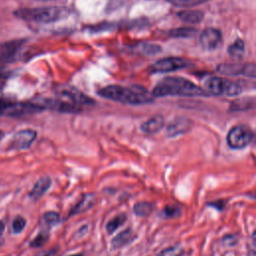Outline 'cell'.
<instances>
[{
    "label": "cell",
    "mask_w": 256,
    "mask_h": 256,
    "mask_svg": "<svg viewBox=\"0 0 256 256\" xmlns=\"http://www.w3.org/2000/svg\"><path fill=\"white\" fill-rule=\"evenodd\" d=\"M152 94L154 97H206L209 95L205 89L186 78L178 76H169L160 80L153 88Z\"/></svg>",
    "instance_id": "6da1fadb"
},
{
    "label": "cell",
    "mask_w": 256,
    "mask_h": 256,
    "mask_svg": "<svg viewBox=\"0 0 256 256\" xmlns=\"http://www.w3.org/2000/svg\"><path fill=\"white\" fill-rule=\"evenodd\" d=\"M98 94L108 100L120 102L123 104L142 105L154 101V95L142 86H120L108 85L101 88Z\"/></svg>",
    "instance_id": "7a4b0ae2"
},
{
    "label": "cell",
    "mask_w": 256,
    "mask_h": 256,
    "mask_svg": "<svg viewBox=\"0 0 256 256\" xmlns=\"http://www.w3.org/2000/svg\"><path fill=\"white\" fill-rule=\"evenodd\" d=\"M69 11L64 7L49 6V7H36L19 9L15 12L16 16L20 19L30 23H50L62 19L67 16Z\"/></svg>",
    "instance_id": "3957f363"
},
{
    "label": "cell",
    "mask_w": 256,
    "mask_h": 256,
    "mask_svg": "<svg viewBox=\"0 0 256 256\" xmlns=\"http://www.w3.org/2000/svg\"><path fill=\"white\" fill-rule=\"evenodd\" d=\"M204 85L208 94L216 96H236L242 91L239 83L218 76H209L206 78Z\"/></svg>",
    "instance_id": "277c9868"
},
{
    "label": "cell",
    "mask_w": 256,
    "mask_h": 256,
    "mask_svg": "<svg viewBox=\"0 0 256 256\" xmlns=\"http://www.w3.org/2000/svg\"><path fill=\"white\" fill-rule=\"evenodd\" d=\"M43 109L34 101L17 102L11 100H0V116L20 117L23 115L33 114Z\"/></svg>",
    "instance_id": "5b68a950"
},
{
    "label": "cell",
    "mask_w": 256,
    "mask_h": 256,
    "mask_svg": "<svg viewBox=\"0 0 256 256\" xmlns=\"http://www.w3.org/2000/svg\"><path fill=\"white\" fill-rule=\"evenodd\" d=\"M253 139L252 130L243 124L233 126L227 133L226 141L231 149H243L250 144Z\"/></svg>",
    "instance_id": "8992f818"
},
{
    "label": "cell",
    "mask_w": 256,
    "mask_h": 256,
    "mask_svg": "<svg viewBox=\"0 0 256 256\" xmlns=\"http://www.w3.org/2000/svg\"><path fill=\"white\" fill-rule=\"evenodd\" d=\"M56 97L64 102H67V103L81 109V110H83L85 107L92 106L95 103L93 99H91L87 95L83 94L79 90L72 88V87H66V88L61 89L57 93Z\"/></svg>",
    "instance_id": "52a82bcc"
},
{
    "label": "cell",
    "mask_w": 256,
    "mask_h": 256,
    "mask_svg": "<svg viewBox=\"0 0 256 256\" xmlns=\"http://www.w3.org/2000/svg\"><path fill=\"white\" fill-rule=\"evenodd\" d=\"M220 74L232 76H245L256 79V64L222 63L217 67Z\"/></svg>",
    "instance_id": "ba28073f"
},
{
    "label": "cell",
    "mask_w": 256,
    "mask_h": 256,
    "mask_svg": "<svg viewBox=\"0 0 256 256\" xmlns=\"http://www.w3.org/2000/svg\"><path fill=\"white\" fill-rule=\"evenodd\" d=\"M188 61L180 57L161 58L150 66L152 73H167L183 69L188 66Z\"/></svg>",
    "instance_id": "9c48e42d"
},
{
    "label": "cell",
    "mask_w": 256,
    "mask_h": 256,
    "mask_svg": "<svg viewBox=\"0 0 256 256\" xmlns=\"http://www.w3.org/2000/svg\"><path fill=\"white\" fill-rule=\"evenodd\" d=\"M199 43L204 50L212 51L218 49L222 44V34L220 30L208 27L205 28L199 36Z\"/></svg>",
    "instance_id": "30bf717a"
},
{
    "label": "cell",
    "mask_w": 256,
    "mask_h": 256,
    "mask_svg": "<svg viewBox=\"0 0 256 256\" xmlns=\"http://www.w3.org/2000/svg\"><path fill=\"white\" fill-rule=\"evenodd\" d=\"M24 41L12 40L0 44V63H8L16 60L19 55Z\"/></svg>",
    "instance_id": "8fae6325"
},
{
    "label": "cell",
    "mask_w": 256,
    "mask_h": 256,
    "mask_svg": "<svg viewBox=\"0 0 256 256\" xmlns=\"http://www.w3.org/2000/svg\"><path fill=\"white\" fill-rule=\"evenodd\" d=\"M37 137V132L33 129H22L17 131L11 142V147L13 149H28Z\"/></svg>",
    "instance_id": "7c38bea8"
},
{
    "label": "cell",
    "mask_w": 256,
    "mask_h": 256,
    "mask_svg": "<svg viewBox=\"0 0 256 256\" xmlns=\"http://www.w3.org/2000/svg\"><path fill=\"white\" fill-rule=\"evenodd\" d=\"M192 127V121L185 117H177L173 119L167 126V137L175 138L187 133Z\"/></svg>",
    "instance_id": "4fadbf2b"
},
{
    "label": "cell",
    "mask_w": 256,
    "mask_h": 256,
    "mask_svg": "<svg viewBox=\"0 0 256 256\" xmlns=\"http://www.w3.org/2000/svg\"><path fill=\"white\" fill-rule=\"evenodd\" d=\"M164 124H165V120H164L163 116L156 115V116L151 117L147 121L143 122L140 126V129L144 133L155 134V133L159 132L164 127Z\"/></svg>",
    "instance_id": "5bb4252c"
},
{
    "label": "cell",
    "mask_w": 256,
    "mask_h": 256,
    "mask_svg": "<svg viewBox=\"0 0 256 256\" xmlns=\"http://www.w3.org/2000/svg\"><path fill=\"white\" fill-rule=\"evenodd\" d=\"M51 179L48 176H44L41 177L33 186L32 190L29 192V197L33 200H38L39 198H41L50 188L51 186Z\"/></svg>",
    "instance_id": "9a60e30c"
},
{
    "label": "cell",
    "mask_w": 256,
    "mask_h": 256,
    "mask_svg": "<svg viewBox=\"0 0 256 256\" xmlns=\"http://www.w3.org/2000/svg\"><path fill=\"white\" fill-rule=\"evenodd\" d=\"M135 238H136V235L134 234V232L130 228H127L122 232L118 233L111 240V246L113 249H120L128 245L129 243H131Z\"/></svg>",
    "instance_id": "2e32d148"
},
{
    "label": "cell",
    "mask_w": 256,
    "mask_h": 256,
    "mask_svg": "<svg viewBox=\"0 0 256 256\" xmlns=\"http://www.w3.org/2000/svg\"><path fill=\"white\" fill-rule=\"evenodd\" d=\"M95 202V194L94 193H85L82 195L81 199L75 204V206L70 210L69 215H75L79 213H83L90 209Z\"/></svg>",
    "instance_id": "e0dca14e"
},
{
    "label": "cell",
    "mask_w": 256,
    "mask_h": 256,
    "mask_svg": "<svg viewBox=\"0 0 256 256\" xmlns=\"http://www.w3.org/2000/svg\"><path fill=\"white\" fill-rule=\"evenodd\" d=\"M177 16L183 22H186V23H189V24H196V23H199L203 20L204 13L200 10L187 9V10L179 11L177 13Z\"/></svg>",
    "instance_id": "ac0fdd59"
},
{
    "label": "cell",
    "mask_w": 256,
    "mask_h": 256,
    "mask_svg": "<svg viewBox=\"0 0 256 256\" xmlns=\"http://www.w3.org/2000/svg\"><path fill=\"white\" fill-rule=\"evenodd\" d=\"M229 55L235 59L242 58L245 51V44L242 39H236L232 44L228 46L227 49Z\"/></svg>",
    "instance_id": "d6986e66"
},
{
    "label": "cell",
    "mask_w": 256,
    "mask_h": 256,
    "mask_svg": "<svg viewBox=\"0 0 256 256\" xmlns=\"http://www.w3.org/2000/svg\"><path fill=\"white\" fill-rule=\"evenodd\" d=\"M60 222V216L57 212L54 211H47L45 212L40 220L41 225L43 226V228H49V227H53L56 224H58Z\"/></svg>",
    "instance_id": "ffe728a7"
},
{
    "label": "cell",
    "mask_w": 256,
    "mask_h": 256,
    "mask_svg": "<svg viewBox=\"0 0 256 256\" xmlns=\"http://www.w3.org/2000/svg\"><path fill=\"white\" fill-rule=\"evenodd\" d=\"M126 221V215L121 213L113 217L106 225V231L108 234H113L119 227H121Z\"/></svg>",
    "instance_id": "44dd1931"
},
{
    "label": "cell",
    "mask_w": 256,
    "mask_h": 256,
    "mask_svg": "<svg viewBox=\"0 0 256 256\" xmlns=\"http://www.w3.org/2000/svg\"><path fill=\"white\" fill-rule=\"evenodd\" d=\"M152 209H153L152 204L149 202H145V201L137 202L133 206V211H134L135 215H137L139 217H144V216L149 215L151 213Z\"/></svg>",
    "instance_id": "7402d4cb"
},
{
    "label": "cell",
    "mask_w": 256,
    "mask_h": 256,
    "mask_svg": "<svg viewBox=\"0 0 256 256\" xmlns=\"http://www.w3.org/2000/svg\"><path fill=\"white\" fill-rule=\"evenodd\" d=\"M196 30L194 28L191 27H180V28H176L173 29L169 32L170 36L172 37H178V38H187V37H191L195 34Z\"/></svg>",
    "instance_id": "603a6c76"
},
{
    "label": "cell",
    "mask_w": 256,
    "mask_h": 256,
    "mask_svg": "<svg viewBox=\"0 0 256 256\" xmlns=\"http://www.w3.org/2000/svg\"><path fill=\"white\" fill-rule=\"evenodd\" d=\"M184 249L179 245L169 246L161 250L156 256H183Z\"/></svg>",
    "instance_id": "cb8c5ba5"
},
{
    "label": "cell",
    "mask_w": 256,
    "mask_h": 256,
    "mask_svg": "<svg viewBox=\"0 0 256 256\" xmlns=\"http://www.w3.org/2000/svg\"><path fill=\"white\" fill-rule=\"evenodd\" d=\"M167 1L179 7H193V6L202 4L204 2H207L209 0H167Z\"/></svg>",
    "instance_id": "d4e9b609"
},
{
    "label": "cell",
    "mask_w": 256,
    "mask_h": 256,
    "mask_svg": "<svg viewBox=\"0 0 256 256\" xmlns=\"http://www.w3.org/2000/svg\"><path fill=\"white\" fill-rule=\"evenodd\" d=\"M25 226H26V220L21 216H16L12 222L11 229L14 234H20L24 230Z\"/></svg>",
    "instance_id": "484cf974"
},
{
    "label": "cell",
    "mask_w": 256,
    "mask_h": 256,
    "mask_svg": "<svg viewBox=\"0 0 256 256\" xmlns=\"http://www.w3.org/2000/svg\"><path fill=\"white\" fill-rule=\"evenodd\" d=\"M49 239V235L47 232H41L39 233L31 242H30V246L33 247V248H36V247H41L42 245H44Z\"/></svg>",
    "instance_id": "4316f807"
},
{
    "label": "cell",
    "mask_w": 256,
    "mask_h": 256,
    "mask_svg": "<svg viewBox=\"0 0 256 256\" xmlns=\"http://www.w3.org/2000/svg\"><path fill=\"white\" fill-rule=\"evenodd\" d=\"M163 212H164L166 217L173 218V217H175V216H177L179 214V209L177 207H175V206H167V207H165Z\"/></svg>",
    "instance_id": "83f0119b"
},
{
    "label": "cell",
    "mask_w": 256,
    "mask_h": 256,
    "mask_svg": "<svg viewBox=\"0 0 256 256\" xmlns=\"http://www.w3.org/2000/svg\"><path fill=\"white\" fill-rule=\"evenodd\" d=\"M5 79H6V74L3 71H0V87L4 84Z\"/></svg>",
    "instance_id": "f1b7e54d"
},
{
    "label": "cell",
    "mask_w": 256,
    "mask_h": 256,
    "mask_svg": "<svg viewBox=\"0 0 256 256\" xmlns=\"http://www.w3.org/2000/svg\"><path fill=\"white\" fill-rule=\"evenodd\" d=\"M4 230H5V223L2 220H0V236H2Z\"/></svg>",
    "instance_id": "f546056e"
},
{
    "label": "cell",
    "mask_w": 256,
    "mask_h": 256,
    "mask_svg": "<svg viewBox=\"0 0 256 256\" xmlns=\"http://www.w3.org/2000/svg\"><path fill=\"white\" fill-rule=\"evenodd\" d=\"M50 255H51V251H47V252L41 253L39 256H50Z\"/></svg>",
    "instance_id": "4dcf8cb0"
},
{
    "label": "cell",
    "mask_w": 256,
    "mask_h": 256,
    "mask_svg": "<svg viewBox=\"0 0 256 256\" xmlns=\"http://www.w3.org/2000/svg\"><path fill=\"white\" fill-rule=\"evenodd\" d=\"M252 238H253V240L256 242V230L253 232V234H252Z\"/></svg>",
    "instance_id": "1f68e13d"
},
{
    "label": "cell",
    "mask_w": 256,
    "mask_h": 256,
    "mask_svg": "<svg viewBox=\"0 0 256 256\" xmlns=\"http://www.w3.org/2000/svg\"><path fill=\"white\" fill-rule=\"evenodd\" d=\"M70 256H83L82 254H73V255H70Z\"/></svg>",
    "instance_id": "d6a6232c"
},
{
    "label": "cell",
    "mask_w": 256,
    "mask_h": 256,
    "mask_svg": "<svg viewBox=\"0 0 256 256\" xmlns=\"http://www.w3.org/2000/svg\"><path fill=\"white\" fill-rule=\"evenodd\" d=\"M253 197H254V198H256V193H255V195H254V196H253Z\"/></svg>",
    "instance_id": "836d02e7"
}]
</instances>
